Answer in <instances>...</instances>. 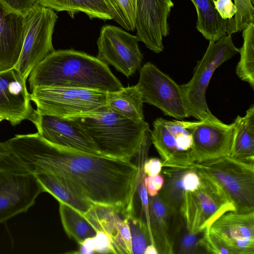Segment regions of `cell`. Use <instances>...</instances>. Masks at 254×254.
Listing matches in <instances>:
<instances>
[{"mask_svg":"<svg viewBox=\"0 0 254 254\" xmlns=\"http://www.w3.org/2000/svg\"><path fill=\"white\" fill-rule=\"evenodd\" d=\"M59 212L64 229L70 238L78 244L88 238L94 237L96 230L84 215L70 207L59 202Z\"/></svg>","mask_w":254,"mask_h":254,"instance_id":"cell-26","label":"cell"},{"mask_svg":"<svg viewBox=\"0 0 254 254\" xmlns=\"http://www.w3.org/2000/svg\"><path fill=\"white\" fill-rule=\"evenodd\" d=\"M198 247L200 250H203L206 253L230 254L226 248L210 234L208 228L205 230L203 236L199 240Z\"/></svg>","mask_w":254,"mask_h":254,"instance_id":"cell-32","label":"cell"},{"mask_svg":"<svg viewBox=\"0 0 254 254\" xmlns=\"http://www.w3.org/2000/svg\"><path fill=\"white\" fill-rule=\"evenodd\" d=\"M197 13L196 28L210 42L226 35L229 19H223L215 8L214 0H190Z\"/></svg>","mask_w":254,"mask_h":254,"instance_id":"cell-24","label":"cell"},{"mask_svg":"<svg viewBox=\"0 0 254 254\" xmlns=\"http://www.w3.org/2000/svg\"><path fill=\"white\" fill-rule=\"evenodd\" d=\"M243 43L239 48L240 59L236 72L243 81L254 89V23L249 24L243 31Z\"/></svg>","mask_w":254,"mask_h":254,"instance_id":"cell-28","label":"cell"},{"mask_svg":"<svg viewBox=\"0 0 254 254\" xmlns=\"http://www.w3.org/2000/svg\"><path fill=\"white\" fill-rule=\"evenodd\" d=\"M41 5L57 11H65L72 18L77 13L90 19H119L121 14L116 0H37Z\"/></svg>","mask_w":254,"mask_h":254,"instance_id":"cell-21","label":"cell"},{"mask_svg":"<svg viewBox=\"0 0 254 254\" xmlns=\"http://www.w3.org/2000/svg\"><path fill=\"white\" fill-rule=\"evenodd\" d=\"M26 81L14 67L0 71V116L13 126L28 120L35 125L39 113L32 107Z\"/></svg>","mask_w":254,"mask_h":254,"instance_id":"cell-16","label":"cell"},{"mask_svg":"<svg viewBox=\"0 0 254 254\" xmlns=\"http://www.w3.org/2000/svg\"><path fill=\"white\" fill-rule=\"evenodd\" d=\"M13 11L24 15L32 7L39 3L37 0H0Z\"/></svg>","mask_w":254,"mask_h":254,"instance_id":"cell-34","label":"cell"},{"mask_svg":"<svg viewBox=\"0 0 254 254\" xmlns=\"http://www.w3.org/2000/svg\"><path fill=\"white\" fill-rule=\"evenodd\" d=\"M137 85L143 102L179 120L189 116L180 85L151 62L141 67Z\"/></svg>","mask_w":254,"mask_h":254,"instance_id":"cell-10","label":"cell"},{"mask_svg":"<svg viewBox=\"0 0 254 254\" xmlns=\"http://www.w3.org/2000/svg\"><path fill=\"white\" fill-rule=\"evenodd\" d=\"M5 142L28 172L55 176L80 199L134 212L139 165L63 148L48 142L38 132L17 134Z\"/></svg>","mask_w":254,"mask_h":254,"instance_id":"cell-1","label":"cell"},{"mask_svg":"<svg viewBox=\"0 0 254 254\" xmlns=\"http://www.w3.org/2000/svg\"><path fill=\"white\" fill-rule=\"evenodd\" d=\"M63 118L87 136L101 155L124 160H130L136 156L145 132L150 129L145 121L135 122L106 105Z\"/></svg>","mask_w":254,"mask_h":254,"instance_id":"cell-3","label":"cell"},{"mask_svg":"<svg viewBox=\"0 0 254 254\" xmlns=\"http://www.w3.org/2000/svg\"><path fill=\"white\" fill-rule=\"evenodd\" d=\"M4 119L2 116H0V122H1Z\"/></svg>","mask_w":254,"mask_h":254,"instance_id":"cell-42","label":"cell"},{"mask_svg":"<svg viewBox=\"0 0 254 254\" xmlns=\"http://www.w3.org/2000/svg\"><path fill=\"white\" fill-rule=\"evenodd\" d=\"M204 231L196 233H191L186 229L184 225L176 244L175 253L184 254L198 253V250H200L198 247V242L203 236Z\"/></svg>","mask_w":254,"mask_h":254,"instance_id":"cell-31","label":"cell"},{"mask_svg":"<svg viewBox=\"0 0 254 254\" xmlns=\"http://www.w3.org/2000/svg\"><path fill=\"white\" fill-rule=\"evenodd\" d=\"M132 254H143L146 247L153 241L146 224L134 213L128 216Z\"/></svg>","mask_w":254,"mask_h":254,"instance_id":"cell-29","label":"cell"},{"mask_svg":"<svg viewBox=\"0 0 254 254\" xmlns=\"http://www.w3.org/2000/svg\"><path fill=\"white\" fill-rule=\"evenodd\" d=\"M139 41L136 36L120 27L103 25L97 41L96 57L129 77L140 68L143 60Z\"/></svg>","mask_w":254,"mask_h":254,"instance_id":"cell-11","label":"cell"},{"mask_svg":"<svg viewBox=\"0 0 254 254\" xmlns=\"http://www.w3.org/2000/svg\"><path fill=\"white\" fill-rule=\"evenodd\" d=\"M135 30L139 41L155 53L164 48L163 38L169 34L168 18L174 4L172 0H132Z\"/></svg>","mask_w":254,"mask_h":254,"instance_id":"cell-13","label":"cell"},{"mask_svg":"<svg viewBox=\"0 0 254 254\" xmlns=\"http://www.w3.org/2000/svg\"><path fill=\"white\" fill-rule=\"evenodd\" d=\"M130 213L112 207L93 204L83 215L97 232L103 231L109 236L114 254H132L128 223Z\"/></svg>","mask_w":254,"mask_h":254,"instance_id":"cell-19","label":"cell"},{"mask_svg":"<svg viewBox=\"0 0 254 254\" xmlns=\"http://www.w3.org/2000/svg\"><path fill=\"white\" fill-rule=\"evenodd\" d=\"M192 169L216 181L233 200L236 211H254V163L224 156L195 162Z\"/></svg>","mask_w":254,"mask_h":254,"instance_id":"cell-6","label":"cell"},{"mask_svg":"<svg viewBox=\"0 0 254 254\" xmlns=\"http://www.w3.org/2000/svg\"><path fill=\"white\" fill-rule=\"evenodd\" d=\"M24 36V15L10 9L0 0V71L15 66Z\"/></svg>","mask_w":254,"mask_h":254,"instance_id":"cell-20","label":"cell"},{"mask_svg":"<svg viewBox=\"0 0 254 254\" xmlns=\"http://www.w3.org/2000/svg\"><path fill=\"white\" fill-rule=\"evenodd\" d=\"M208 230L230 254H254V211L227 212Z\"/></svg>","mask_w":254,"mask_h":254,"instance_id":"cell-15","label":"cell"},{"mask_svg":"<svg viewBox=\"0 0 254 254\" xmlns=\"http://www.w3.org/2000/svg\"><path fill=\"white\" fill-rule=\"evenodd\" d=\"M151 130V142L163 167L192 169L196 162L192 138L184 121L156 119Z\"/></svg>","mask_w":254,"mask_h":254,"instance_id":"cell-9","label":"cell"},{"mask_svg":"<svg viewBox=\"0 0 254 254\" xmlns=\"http://www.w3.org/2000/svg\"><path fill=\"white\" fill-rule=\"evenodd\" d=\"M43 192L35 175L27 171L0 170V223L27 211Z\"/></svg>","mask_w":254,"mask_h":254,"instance_id":"cell-12","label":"cell"},{"mask_svg":"<svg viewBox=\"0 0 254 254\" xmlns=\"http://www.w3.org/2000/svg\"><path fill=\"white\" fill-rule=\"evenodd\" d=\"M94 238L95 253L114 254L110 239L106 233L97 231Z\"/></svg>","mask_w":254,"mask_h":254,"instance_id":"cell-33","label":"cell"},{"mask_svg":"<svg viewBox=\"0 0 254 254\" xmlns=\"http://www.w3.org/2000/svg\"><path fill=\"white\" fill-rule=\"evenodd\" d=\"M215 8L219 15L223 19H231L233 18L236 8L232 0H214Z\"/></svg>","mask_w":254,"mask_h":254,"instance_id":"cell-35","label":"cell"},{"mask_svg":"<svg viewBox=\"0 0 254 254\" xmlns=\"http://www.w3.org/2000/svg\"><path fill=\"white\" fill-rule=\"evenodd\" d=\"M29 88L74 87L112 92L123 87L108 65L85 52L55 50L29 75Z\"/></svg>","mask_w":254,"mask_h":254,"instance_id":"cell-2","label":"cell"},{"mask_svg":"<svg viewBox=\"0 0 254 254\" xmlns=\"http://www.w3.org/2000/svg\"><path fill=\"white\" fill-rule=\"evenodd\" d=\"M200 178L196 170L189 168L183 176V185L186 191H192L199 187Z\"/></svg>","mask_w":254,"mask_h":254,"instance_id":"cell-37","label":"cell"},{"mask_svg":"<svg viewBox=\"0 0 254 254\" xmlns=\"http://www.w3.org/2000/svg\"><path fill=\"white\" fill-rule=\"evenodd\" d=\"M162 167L161 160L156 158H151L145 160L142 169L146 176H155L160 173Z\"/></svg>","mask_w":254,"mask_h":254,"instance_id":"cell-38","label":"cell"},{"mask_svg":"<svg viewBox=\"0 0 254 254\" xmlns=\"http://www.w3.org/2000/svg\"><path fill=\"white\" fill-rule=\"evenodd\" d=\"M35 176L43 192L51 194L59 202L66 204L83 214H85L93 205L74 195L55 176L48 173L38 174Z\"/></svg>","mask_w":254,"mask_h":254,"instance_id":"cell-27","label":"cell"},{"mask_svg":"<svg viewBox=\"0 0 254 254\" xmlns=\"http://www.w3.org/2000/svg\"><path fill=\"white\" fill-rule=\"evenodd\" d=\"M149 231L159 254L175 253L176 244L184 226L179 213L171 210L158 194L149 197Z\"/></svg>","mask_w":254,"mask_h":254,"instance_id":"cell-17","label":"cell"},{"mask_svg":"<svg viewBox=\"0 0 254 254\" xmlns=\"http://www.w3.org/2000/svg\"><path fill=\"white\" fill-rule=\"evenodd\" d=\"M144 182L148 195L154 196L158 194L162 189L164 184V178L160 173L155 176H145Z\"/></svg>","mask_w":254,"mask_h":254,"instance_id":"cell-36","label":"cell"},{"mask_svg":"<svg viewBox=\"0 0 254 254\" xmlns=\"http://www.w3.org/2000/svg\"><path fill=\"white\" fill-rule=\"evenodd\" d=\"M25 36L14 67L25 80L33 68L55 51L52 36L58 19L54 10L37 4L24 15Z\"/></svg>","mask_w":254,"mask_h":254,"instance_id":"cell-7","label":"cell"},{"mask_svg":"<svg viewBox=\"0 0 254 254\" xmlns=\"http://www.w3.org/2000/svg\"><path fill=\"white\" fill-rule=\"evenodd\" d=\"M236 12L229 19L226 35H232L242 31L247 26L254 23V7L252 0H234Z\"/></svg>","mask_w":254,"mask_h":254,"instance_id":"cell-30","label":"cell"},{"mask_svg":"<svg viewBox=\"0 0 254 254\" xmlns=\"http://www.w3.org/2000/svg\"><path fill=\"white\" fill-rule=\"evenodd\" d=\"M107 92L74 87H36L31 100L40 114L61 118L88 113L104 106Z\"/></svg>","mask_w":254,"mask_h":254,"instance_id":"cell-8","label":"cell"},{"mask_svg":"<svg viewBox=\"0 0 254 254\" xmlns=\"http://www.w3.org/2000/svg\"></svg>","mask_w":254,"mask_h":254,"instance_id":"cell-43","label":"cell"},{"mask_svg":"<svg viewBox=\"0 0 254 254\" xmlns=\"http://www.w3.org/2000/svg\"><path fill=\"white\" fill-rule=\"evenodd\" d=\"M12 162L11 154L5 142H0V170L8 168Z\"/></svg>","mask_w":254,"mask_h":254,"instance_id":"cell-39","label":"cell"},{"mask_svg":"<svg viewBox=\"0 0 254 254\" xmlns=\"http://www.w3.org/2000/svg\"><path fill=\"white\" fill-rule=\"evenodd\" d=\"M184 122L191 134L196 162L230 156L234 133L233 123L225 124L218 119Z\"/></svg>","mask_w":254,"mask_h":254,"instance_id":"cell-14","label":"cell"},{"mask_svg":"<svg viewBox=\"0 0 254 254\" xmlns=\"http://www.w3.org/2000/svg\"><path fill=\"white\" fill-rule=\"evenodd\" d=\"M143 103L141 92L136 84L107 93L106 105L135 122L144 121Z\"/></svg>","mask_w":254,"mask_h":254,"instance_id":"cell-23","label":"cell"},{"mask_svg":"<svg viewBox=\"0 0 254 254\" xmlns=\"http://www.w3.org/2000/svg\"><path fill=\"white\" fill-rule=\"evenodd\" d=\"M160 172L164 184L158 194L172 210L180 214L186 190L183 185V176L189 168L163 167Z\"/></svg>","mask_w":254,"mask_h":254,"instance_id":"cell-25","label":"cell"},{"mask_svg":"<svg viewBox=\"0 0 254 254\" xmlns=\"http://www.w3.org/2000/svg\"><path fill=\"white\" fill-rule=\"evenodd\" d=\"M233 123L234 133L229 157L254 163V105L250 107L244 116L238 115Z\"/></svg>","mask_w":254,"mask_h":254,"instance_id":"cell-22","label":"cell"},{"mask_svg":"<svg viewBox=\"0 0 254 254\" xmlns=\"http://www.w3.org/2000/svg\"><path fill=\"white\" fill-rule=\"evenodd\" d=\"M196 171L199 186L192 191H186L180 211L186 229L193 233L208 228L224 213L236 211L233 200L219 184L206 173Z\"/></svg>","mask_w":254,"mask_h":254,"instance_id":"cell-5","label":"cell"},{"mask_svg":"<svg viewBox=\"0 0 254 254\" xmlns=\"http://www.w3.org/2000/svg\"><path fill=\"white\" fill-rule=\"evenodd\" d=\"M239 52L232 35H226L215 42L209 41L202 59L197 62L192 78L180 85L189 116L198 121L217 119L207 106V87L215 70Z\"/></svg>","mask_w":254,"mask_h":254,"instance_id":"cell-4","label":"cell"},{"mask_svg":"<svg viewBox=\"0 0 254 254\" xmlns=\"http://www.w3.org/2000/svg\"><path fill=\"white\" fill-rule=\"evenodd\" d=\"M78 253L81 254H92L95 253L94 238H88L79 244Z\"/></svg>","mask_w":254,"mask_h":254,"instance_id":"cell-40","label":"cell"},{"mask_svg":"<svg viewBox=\"0 0 254 254\" xmlns=\"http://www.w3.org/2000/svg\"><path fill=\"white\" fill-rule=\"evenodd\" d=\"M143 254H158V253L155 245L151 244L146 247Z\"/></svg>","mask_w":254,"mask_h":254,"instance_id":"cell-41","label":"cell"},{"mask_svg":"<svg viewBox=\"0 0 254 254\" xmlns=\"http://www.w3.org/2000/svg\"><path fill=\"white\" fill-rule=\"evenodd\" d=\"M35 126L37 132L52 144L76 151L101 155L87 136L63 118L39 114Z\"/></svg>","mask_w":254,"mask_h":254,"instance_id":"cell-18","label":"cell"}]
</instances>
